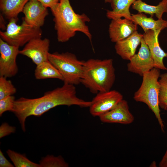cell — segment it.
<instances>
[{
	"mask_svg": "<svg viewBox=\"0 0 167 167\" xmlns=\"http://www.w3.org/2000/svg\"><path fill=\"white\" fill-rule=\"evenodd\" d=\"M4 17L2 13H1L0 15V27L1 29L3 30H6L7 26H6V23Z\"/></svg>",
	"mask_w": 167,
	"mask_h": 167,
	"instance_id": "f546056e",
	"label": "cell"
},
{
	"mask_svg": "<svg viewBox=\"0 0 167 167\" xmlns=\"http://www.w3.org/2000/svg\"><path fill=\"white\" fill-rule=\"evenodd\" d=\"M132 7L138 12L149 14L152 17L155 15L158 19H161L163 14L167 13V0H162L156 6L148 4L142 0H137Z\"/></svg>",
	"mask_w": 167,
	"mask_h": 167,
	"instance_id": "ac0fdd59",
	"label": "cell"
},
{
	"mask_svg": "<svg viewBox=\"0 0 167 167\" xmlns=\"http://www.w3.org/2000/svg\"><path fill=\"white\" fill-rule=\"evenodd\" d=\"M143 36L136 31L127 38L116 43L114 47L116 53L122 59L129 60L135 54Z\"/></svg>",
	"mask_w": 167,
	"mask_h": 167,
	"instance_id": "9a60e30c",
	"label": "cell"
},
{
	"mask_svg": "<svg viewBox=\"0 0 167 167\" xmlns=\"http://www.w3.org/2000/svg\"><path fill=\"white\" fill-rule=\"evenodd\" d=\"M160 69L154 67L145 72L143 76L141 84L134 93L133 98L137 102L147 105L154 113L160 126L161 131H165V126L160 114L159 105L160 85L159 78Z\"/></svg>",
	"mask_w": 167,
	"mask_h": 167,
	"instance_id": "277c9868",
	"label": "cell"
},
{
	"mask_svg": "<svg viewBox=\"0 0 167 167\" xmlns=\"http://www.w3.org/2000/svg\"><path fill=\"white\" fill-rule=\"evenodd\" d=\"M96 94L91 101L89 107L90 113L94 117H99L109 111L123 99L122 95L115 90L99 92Z\"/></svg>",
	"mask_w": 167,
	"mask_h": 167,
	"instance_id": "ba28073f",
	"label": "cell"
},
{
	"mask_svg": "<svg viewBox=\"0 0 167 167\" xmlns=\"http://www.w3.org/2000/svg\"><path fill=\"white\" fill-rule=\"evenodd\" d=\"M50 41L47 38L33 39L25 45L19 54L30 58L36 65L48 60Z\"/></svg>",
	"mask_w": 167,
	"mask_h": 167,
	"instance_id": "30bf717a",
	"label": "cell"
},
{
	"mask_svg": "<svg viewBox=\"0 0 167 167\" xmlns=\"http://www.w3.org/2000/svg\"><path fill=\"white\" fill-rule=\"evenodd\" d=\"M48 60L60 73L64 83L75 85L80 83L84 61L79 60L75 54L68 52L49 53Z\"/></svg>",
	"mask_w": 167,
	"mask_h": 167,
	"instance_id": "5b68a950",
	"label": "cell"
},
{
	"mask_svg": "<svg viewBox=\"0 0 167 167\" xmlns=\"http://www.w3.org/2000/svg\"><path fill=\"white\" fill-rule=\"evenodd\" d=\"M22 12L24 15L23 20L28 24L37 28L42 26L49 14L47 8L37 0H29Z\"/></svg>",
	"mask_w": 167,
	"mask_h": 167,
	"instance_id": "8fae6325",
	"label": "cell"
},
{
	"mask_svg": "<svg viewBox=\"0 0 167 167\" xmlns=\"http://www.w3.org/2000/svg\"><path fill=\"white\" fill-rule=\"evenodd\" d=\"M29 0H0V9L6 19H18V16L22 12L24 8Z\"/></svg>",
	"mask_w": 167,
	"mask_h": 167,
	"instance_id": "d6986e66",
	"label": "cell"
},
{
	"mask_svg": "<svg viewBox=\"0 0 167 167\" xmlns=\"http://www.w3.org/2000/svg\"><path fill=\"white\" fill-rule=\"evenodd\" d=\"M16 128L10 126L7 123L4 122L0 126V138L15 132Z\"/></svg>",
	"mask_w": 167,
	"mask_h": 167,
	"instance_id": "484cf974",
	"label": "cell"
},
{
	"mask_svg": "<svg viewBox=\"0 0 167 167\" xmlns=\"http://www.w3.org/2000/svg\"><path fill=\"white\" fill-rule=\"evenodd\" d=\"M15 97L12 95L0 100V116L7 111L12 112L15 101Z\"/></svg>",
	"mask_w": 167,
	"mask_h": 167,
	"instance_id": "d4e9b609",
	"label": "cell"
},
{
	"mask_svg": "<svg viewBox=\"0 0 167 167\" xmlns=\"http://www.w3.org/2000/svg\"><path fill=\"white\" fill-rule=\"evenodd\" d=\"M131 20L137 25L140 26L144 32L152 30L160 33L163 29L167 28V20H155L152 17H148L144 13H139L131 14Z\"/></svg>",
	"mask_w": 167,
	"mask_h": 167,
	"instance_id": "2e32d148",
	"label": "cell"
},
{
	"mask_svg": "<svg viewBox=\"0 0 167 167\" xmlns=\"http://www.w3.org/2000/svg\"><path fill=\"white\" fill-rule=\"evenodd\" d=\"M6 78L0 76V100L13 95L16 92V89L11 81Z\"/></svg>",
	"mask_w": 167,
	"mask_h": 167,
	"instance_id": "cb8c5ba5",
	"label": "cell"
},
{
	"mask_svg": "<svg viewBox=\"0 0 167 167\" xmlns=\"http://www.w3.org/2000/svg\"><path fill=\"white\" fill-rule=\"evenodd\" d=\"M41 167H68L69 164L61 156L47 155L39 161Z\"/></svg>",
	"mask_w": 167,
	"mask_h": 167,
	"instance_id": "7402d4cb",
	"label": "cell"
},
{
	"mask_svg": "<svg viewBox=\"0 0 167 167\" xmlns=\"http://www.w3.org/2000/svg\"><path fill=\"white\" fill-rule=\"evenodd\" d=\"M8 156L16 167H41L39 164L29 160L24 154L9 149L6 151Z\"/></svg>",
	"mask_w": 167,
	"mask_h": 167,
	"instance_id": "44dd1931",
	"label": "cell"
},
{
	"mask_svg": "<svg viewBox=\"0 0 167 167\" xmlns=\"http://www.w3.org/2000/svg\"><path fill=\"white\" fill-rule=\"evenodd\" d=\"M160 167H167V147L166 152L159 163Z\"/></svg>",
	"mask_w": 167,
	"mask_h": 167,
	"instance_id": "f1b7e54d",
	"label": "cell"
},
{
	"mask_svg": "<svg viewBox=\"0 0 167 167\" xmlns=\"http://www.w3.org/2000/svg\"><path fill=\"white\" fill-rule=\"evenodd\" d=\"M35 76L38 79L54 78L63 80L59 72L49 60L36 65Z\"/></svg>",
	"mask_w": 167,
	"mask_h": 167,
	"instance_id": "ffe728a7",
	"label": "cell"
},
{
	"mask_svg": "<svg viewBox=\"0 0 167 167\" xmlns=\"http://www.w3.org/2000/svg\"><path fill=\"white\" fill-rule=\"evenodd\" d=\"M46 8H51L56 5L60 0H37Z\"/></svg>",
	"mask_w": 167,
	"mask_h": 167,
	"instance_id": "83f0119b",
	"label": "cell"
},
{
	"mask_svg": "<svg viewBox=\"0 0 167 167\" xmlns=\"http://www.w3.org/2000/svg\"><path fill=\"white\" fill-rule=\"evenodd\" d=\"M18 20L15 19L9 20L5 31H0L1 38L3 40L11 45L19 47L33 39L41 38V28L32 27L23 20L21 24L18 25Z\"/></svg>",
	"mask_w": 167,
	"mask_h": 167,
	"instance_id": "8992f818",
	"label": "cell"
},
{
	"mask_svg": "<svg viewBox=\"0 0 167 167\" xmlns=\"http://www.w3.org/2000/svg\"><path fill=\"white\" fill-rule=\"evenodd\" d=\"M160 78L159 107L167 111V73L161 75Z\"/></svg>",
	"mask_w": 167,
	"mask_h": 167,
	"instance_id": "603a6c76",
	"label": "cell"
},
{
	"mask_svg": "<svg viewBox=\"0 0 167 167\" xmlns=\"http://www.w3.org/2000/svg\"><path fill=\"white\" fill-rule=\"evenodd\" d=\"M112 0H104L105 2V3H110Z\"/></svg>",
	"mask_w": 167,
	"mask_h": 167,
	"instance_id": "4dcf8cb0",
	"label": "cell"
},
{
	"mask_svg": "<svg viewBox=\"0 0 167 167\" xmlns=\"http://www.w3.org/2000/svg\"><path fill=\"white\" fill-rule=\"evenodd\" d=\"M91 101H85L76 95L75 85L64 83L61 87L45 92L42 96L30 99L21 97L15 100L12 112L18 119L23 131H26L25 122L30 116L40 117L55 107L73 105L89 107Z\"/></svg>",
	"mask_w": 167,
	"mask_h": 167,
	"instance_id": "6da1fadb",
	"label": "cell"
},
{
	"mask_svg": "<svg viewBox=\"0 0 167 167\" xmlns=\"http://www.w3.org/2000/svg\"><path fill=\"white\" fill-rule=\"evenodd\" d=\"M115 79L112 59L91 58L84 61L80 83L92 93L96 94L110 90Z\"/></svg>",
	"mask_w": 167,
	"mask_h": 167,
	"instance_id": "3957f363",
	"label": "cell"
},
{
	"mask_svg": "<svg viewBox=\"0 0 167 167\" xmlns=\"http://www.w3.org/2000/svg\"><path fill=\"white\" fill-rule=\"evenodd\" d=\"M14 165L10 163L5 157L2 151L0 150V167H13Z\"/></svg>",
	"mask_w": 167,
	"mask_h": 167,
	"instance_id": "4316f807",
	"label": "cell"
},
{
	"mask_svg": "<svg viewBox=\"0 0 167 167\" xmlns=\"http://www.w3.org/2000/svg\"><path fill=\"white\" fill-rule=\"evenodd\" d=\"M160 33L152 30L144 32L143 38L147 45L154 62V67L162 70H167V68L163 63V59L167 57V53L161 47L159 42Z\"/></svg>",
	"mask_w": 167,
	"mask_h": 167,
	"instance_id": "5bb4252c",
	"label": "cell"
},
{
	"mask_svg": "<svg viewBox=\"0 0 167 167\" xmlns=\"http://www.w3.org/2000/svg\"><path fill=\"white\" fill-rule=\"evenodd\" d=\"M19 47L11 45L0 38V76L6 78L15 76L18 68L16 59Z\"/></svg>",
	"mask_w": 167,
	"mask_h": 167,
	"instance_id": "52a82bcc",
	"label": "cell"
},
{
	"mask_svg": "<svg viewBox=\"0 0 167 167\" xmlns=\"http://www.w3.org/2000/svg\"><path fill=\"white\" fill-rule=\"evenodd\" d=\"M50 9L54 17V28L58 42L67 41L78 32L84 33L91 41L92 35L86 24L90 21V18L84 13H76L69 0H60Z\"/></svg>",
	"mask_w": 167,
	"mask_h": 167,
	"instance_id": "7a4b0ae2",
	"label": "cell"
},
{
	"mask_svg": "<svg viewBox=\"0 0 167 167\" xmlns=\"http://www.w3.org/2000/svg\"><path fill=\"white\" fill-rule=\"evenodd\" d=\"M139 52L135 54L127 64L128 71L143 76V74L154 67V62L149 49L143 38Z\"/></svg>",
	"mask_w": 167,
	"mask_h": 167,
	"instance_id": "9c48e42d",
	"label": "cell"
},
{
	"mask_svg": "<svg viewBox=\"0 0 167 167\" xmlns=\"http://www.w3.org/2000/svg\"><path fill=\"white\" fill-rule=\"evenodd\" d=\"M136 0H112L110 3L112 10L107 11V17L111 19L124 18L131 20L130 8Z\"/></svg>",
	"mask_w": 167,
	"mask_h": 167,
	"instance_id": "e0dca14e",
	"label": "cell"
},
{
	"mask_svg": "<svg viewBox=\"0 0 167 167\" xmlns=\"http://www.w3.org/2000/svg\"><path fill=\"white\" fill-rule=\"evenodd\" d=\"M137 26L132 20L124 18L111 19L108 29L111 41L116 43L127 38L137 31Z\"/></svg>",
	"mask_w": 167,
	"mask_h": 167,
	"instance_id": "4fadbf2b",
	"label": "cell"
},
{
	"mask_svg": "<svg viewBox=\"0 0 167 167\" xmlns=\"http://www.w3.org/2000/svg\"><path fill=\"white\" fill-rule=\"evenodd\" d=\"M99 117L103 122L123 124H131L134 120V116L130 111L127 102L123 99L112 109Z\"/></svg>",
	"mask_w": 167,
	"mask_h": 167,
	"instance_id": "7c38bea8",
	"label": "cell"
}]
</instances>
